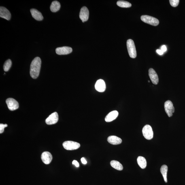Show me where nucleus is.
<instances>
[{"mask_svg": "<svg viewBox=\"0 0 185 185\" xmlns=\"http://www.w3.org/2000/svg\"><path fill=\"white\" fill-rule=\"evenodd\" d=\"M41 60L39 57H35L32 61L30 68V74L32 78L36 79L40 72Z\"/></svg>", "mask_w": 185, "mask_h": 185, "instance_id": "1", "label": "nucleus"}, {"mask_svg": "<svg viewBox=\"0 0 185 185\" xmlns=\"http://www.w3.org/2000/svg\"><path fill=\"white\" fill-rule=\"evenodd\" d=\"M126 46L130 57L135 58L137 56L136 50L134 41L131 39H129L126 42Z\"/></svg>", "mask_w": 185, "mask_h": 185, "instance_id": "2", "label": "nucleus"}, {"mask_svg": "<svg viewBox=\"0 0 185 185\" xmlns=\"http://www.w3.org/2000/svg\"><path fill=\"white\" fill-rule=\"evenodd\" d=\"M141 19L146 23L154 26H157L159 24V21L157 19L148 15H143L141 17Z\"/></svg>", "mask_w": 185, "mask_h": 185, "instance_id": "3", "label": "nucleus"}, {"mask_svg": "<svg viewBox=\"0 0 185 185\" xmlns=\"http://www.w3.org/2000/svg\"><path fill=\"white\" fill-rule=\"evenodd\" d=\"M64 148L67 150H77L80 148V145L79 143L72 141H66L63 143Z\"/></svg>", "mask_w": 185, "mask_h": 185, "instance_id": "4", "label": "nucleus"}, {"mask_svg": "<svg viewBox=\"0 0 185 185\" xmlns=\"http://www.w3.org/2000/svg\"><path fill=\"white\" fill-rule=\"evenodd\" d=\"M142 133L145 139L150 140L153 137L154 133L152 128L150 125H146L144 126L142 129Z\"/></svg>", "mask_w": 185, "mask_h": 185, "instance_id": "5", "label": "nucleus"}, {"mask_svg": "<svg viewBox=\"0 0 185 185\" xmlns=\"http://www.w3.org/2000/svg\"><path fill=\"white\" fill-rule=\"evenodd\" d=\"M164 108L168 116L170 117L173 116V113L175 111V108L173 103L171 101L168 100L165 102L164 104Z\"/></svg>", "mask_w": 185, "mask_h": 185, "instance_id": "6", "label": "nucleus"}, {"mask_svg": "<svg viewBox=\"0 0 185 185\" xmlns=\"http://www.w3.org/2000/svg\"><path fill=\"white\" fill-rule=\"evenodd\" d=\"M8 109L11 111H14L19 108V104L16 100L12 98H8L6 101Z\"/></svg>", "mask_w": 185, "mask_h": 185, "instance_id": "7", "label": "nucleus"}, {"mask_svg": "<svg viewBox=\"0 0 185 185\" xmlns=\"http://www.w3.org/2000/svg\"><path fill=\"white\" fill-rule=\"evenodd\" d=\"M58 119V115L57 112H54L50 115L45 120V122L48 125H52L56 124L57 122Z\"/></svg>", "mask_w": 185, "mask_h": 185, "instance_id": "8", "label": "nucleus"}, {"mask_svg": "<svg viewBox=\"0 0 185 185\" xmlns=\"http://www.w3.org/2000/svg\"><path fill=\"white\" fill-rule=\"evenodd\" d=\"M89 12L88 9L86 7H83L81 9L79 17L83 22L86 21L89 18Z\"/></svg>", "mask_w": 185, "mask_h": 185, "instance_id": "9", "label": "nucleus"}, {"mask_svg": "<svg viewBox=\"0 0 185 185\" xmlns=\"http://www.w3.org/2000/svg\"><path fill=\"white\" fill-rule=\"evenodd\" d=\"M72 51V49L70 47L64 46L60 47L56 49V54L59 55H65L71 53Z\"/></svg>", "mask_w": 185, "mask_h": 185, "instance_id": "10", "label": "nucleus"}, {"mask_svg": "<svg viewBox=\"0 0 185 185\" xmlns=\"http://www.w3.org/2000/svg\"><path fill=\"white\" fill-rule=\"evenodd\" d=\"M148 74L153 84H154L157 85L158 82H159V79H158L157 74L154 70L153 68L149 69Z\"/></svg>", "mask_w": 185, "mask_h": 185, "instance_id": "11", "label": "nucleus"}, {"mask_svg": "<svg viewBox=\"0 0 185 185\" xmlns=\"http://www.w3.org/2000/svg\"><path fill=\"white\" fill-rule=\"evenodd\" d=\"M52 159V154L48 152H45L41 154V160L46 165L50 164L51 162Z\"/></svg>", "mask_w": 185, "mask_h": 185, "instance_id": "12", "label": "nucleus"}, {"mask_svg": "<svg viewBox=\"0 0 185 185\" xmlns=\"http://www.w3.org/2000/svg\"><path fill=\"white\" fill-rule=\"evenodd\" d=\"M95 86L96 90L100 92H104L106 88L105 82L102 79L98 80L96 82Z\"/></svg>", "mask_w": 185, "mask_h": 185, "instance_id": "13", "label": "nucleus"}, {"mask_svg": "<svg viewBox=\"0 0 185 185\" xmlns=\"http://www.w3.org/2000/svg\"><path fill=\"white\" fill-rule=\"evenodd\" d=\"M0 17L8 20L10 19L11 15L9 11L5 7H0Z\"/></svg>", "mask_w": 185, "mask_h": 185, "instance_id": "14", "label": "nucleus"}, {"mask_svg": "<svg viewBox=\"0 0 185 185\" xmlns=\"http://www.w3.org/2000/svg\"><path fill=\"white\" fill-rule=\"evenodd\" d=\"M107 141L110 144L114 145L120 144L122 143L121 139L116 136L112 135L109 137L107 138Z\"/></svg>", "mask_w": 185, "mask_h": 185, "instance_id": "15", "label": "nucleus"}, {"mask_svg": "<svg viewBox=\"0 0 185 185\" xmlns=\"http://www.w3.org/2000/svg\"><path fill=\"white\" fill-rule=\"evenodd\" d=\"M118 114V112L116 110L111 111L106 117L105 121L106 122H110L113 121L117 117Z\"/></svg>", "mask_w": 185, "mask_h": 185, "instance_id": "16", "label": "nucleus"}, {"mask_svg": "<svg viewBox=\"0 0 185 185\" xmlns=\"http://www.w3.org/2000/svg\"><path fill=\"white\" fill-rule=\"evenodd\" d=\"M32 16L37 21H41L43 19V17L41 13L35 9H32L30 10Z\"/></svg>", "mask_w": 185, "mask_h": 185, "instance_id": "17", "label": "nucleus"}, {"mask_svg": "<svg viewBox=\"0 0 185 185\" xmlns=\"http://www.w3.org/2000/svg\"><path fill=\"white\" fill-rule=\"evenodd\" d=\"M60 6L59 2L57 1H52L50 6V10L52 12H55L59 10Z\"/></svg>", "mask_w": 185, "mask_h": 185, "instance_id": "18", "label": "nucleus"}, {"mask_svg": "<svg viewBox=\"0 0 185 185\" xmlns=\"http://www.w3.org/2000/svg\"><path fill=\"white\" fill-rule=\"evenodd\" d=\"M137 163L142 169H144L146 167L147 162L146 159L142 156H139L137 158Z\"/></svg>", "mask_w": 185, "mask_h": 185, "instance_id": "19", "label": "nucleus"}, {"mask_svg": "<svg viewBox=\"0 0 185 185\" xmlns=\"http://www.w3.org/2000/svg\"><path fill=\"white\" fill-rule=\"evenodd\" d=\"M110 164L111 167L117 170L121 171L123 169V167L122 164L116 160H112L110 162Z\"/></svg>", "mask_w": 185, "mask_h": 185, "instance_id": "20", "label": "nucleus"}, {"mask_svg": "<svg viewBox=\"0 0 185 185\" xmlns=\"http://www.w3.org/2000/svg\"><path fill=\"white\" fill-rule=\"evenodd\" d=\"M160 172L163 175L164 181L166 183L167 182V173L168 171V167L167 165H164L160 168Z\"/></svg>", "mask_w": 185, "mask_h": 185, "instance_id": "21", "label": "nucleus"}, {"mask_svg": "<svg viewBox=\"0 0 185 185\" xmlns=\"http://www.w3.org/2000/svg\"><path fill=\"white\" fill-rule=\"evenodd\" d=\"M117 3L118 6L122 8H129L132 6L131 3L124 1H118Z\"/></svg>", "mask_w": 185, "mask_h": 185, "instance_id": "22", "label": "nucleus"}, {"mask_svg": "<svg viewBox=\"0 0 185 185\" xmlns=\"http://www.w3.org/2000/svg\"><path fill=\"white\" fill-rule=\"evenodd\" d=\"M12 65V61L10 59L7 60L4 64L3 68L5 72H7L9 70Z\"/></svg>", "mask_w": 185, "mask_h": 185, "instance_id": "23", "label": "nucleus"}, {"mask_svg": "<svg viewBox=\"0 0 185 185\" xmlns=\"http://www.w3.org/2000/svg\"><path fill=\"white\" fill-rule=\"evenodd\" d=\"M179 1V0H170L169 2L172 6L175 7L178 6Z\"/></svg>", "mask_w": 185, "mask_h": 185, "instance_id": "24", "label": "nucleus"}, {"mask_svg": "<svg viewBox=\"0 0 185 185\" xmlns=\"http://www.w3.org/2000/svg\"><path fill=\"white\" fill-rule=\"evenodd\" d=\"M8 125L7 124H0V133L1 134L3 133L4 131L5 128L7 127Z\"/></svg>", "mask_w": 185, "mask_h": 185, "instance_id": "25", "label": "nucleus"}, {"mask_svg": "<svg viewBox=\"0 0 185 185\" xmlns=\"http://www.w3.org/2000/svg\"><path fill=\"white\" fill-rule=\"evenodd\" d=\"M73 165H75L77 167H79V164L77 160H74L72 162Z\"/></svg>", "mask_w": 185, "mask_h": 185, "instance_id": "26", "label": "nucleus"}, {"mask_svg": "<svg viewBox=\"0 0 185 185\" xmlns=\"http://www.w3.org/2000/svg\"><path fill=\"white\" fill-rule=\"evenodd\" d=\"M161 50L164 52L166 51L167 50L166 46L165 45H163V46H162L161 47Z\"/></svg>", "mask_w": 185, "mask_h": 185, "instance_id": "27", "label": "nucleus"}, {"mask_svg": "<svg viewBox=\"0 0 185 185\" xmlns=\"http://www.w3.org/2000/svg\"><path fill=\"white\" fill-rule=\"evenodd\" d=\"M156 52L159 55H163L164 54V52L162 51L161 50H156Z\"/></svg>", "mask_w": 185, "mask_h": 185, "instance_id": "28", "label": "nucleus"}, {"mask_svg": "<svg viewBox=\"0 0 185 185\" xmlns=\"http://www.w3.org/2000/svg\"><path fill=\"white\" fill-rule=\"evenodd\" d=\"M81 161L82 163L84 164H86L87 163L86 160L84 158L82 157L81 159Z\"/></svg>", "mask_w": 185, "mask_h": 185, "instance_id": "29", "label": "nucleus"}, {"mask_svg": "<svg viewBox=\"0 0 185 185\" xmlns=\"http://www.w3.org/2000/svg\"><path fill=\"white\" fill-rule=\"evenodd\" d=\"M148 82H150V81H148Z\"/></svg>", "mask_w": 185, "mask_h": 185, "instance_id": "30", "label": "nucleus"}]
</instances>
